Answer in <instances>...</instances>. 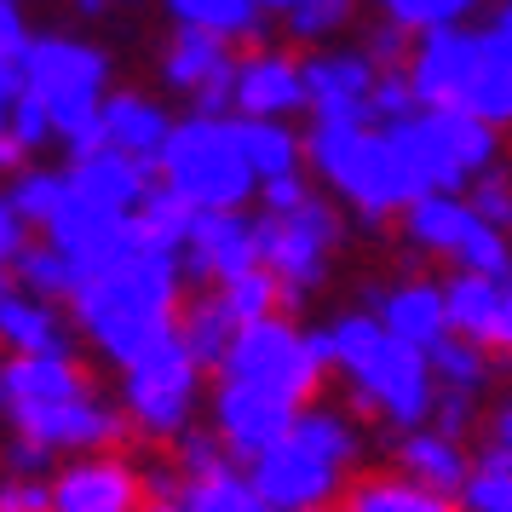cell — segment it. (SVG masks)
Listing matches in <instances>:
<instances>
[{
  "mask_svg": "<svg viewBox=\"0 0 512 512\" xmlns=\"http://www.w3.org/2000/svg\"><path fill=\"white\" fill-rule=\"evenodd\" d=\"M179 294H185L179 248H162V242H150L139 231V242L116 265L75 282L70 317L116 369H133L139 357L162 346L167 334H179Z\"/></svg>",
  "mask_w": 512,
  "mask_h": 512,
  "instance_id": "cell-1",
  "label": "cell"
},
{
  "mask_svg": "<svg viewBox=\"0 0 512 512\" xmlns=\"http://www.w3.org/2000/svg\"><path fill=\"white\" fill-rule=\"evenodd\" d=\"M420 104H455L489 127H512V0H501L484 24H449L415 35L409 58Z\"/></svg>",
  "mask_w": 512,
  "mask_h": 512,
  "instance_id": "cell-2",
  "label": "cell"
},
{
  "mask_svg": "<svg viewBox=\"0 0 512 512\" xmlns=\"http://www.w3.org/2000/svg\"><path fill=\"white\" fill-rule=\"evenodd\" d=\"M328 363L351 386V397L374 420H386L392 432H409V426L432 420V403H438L432 357L420 346H409V340H397L369 305L363 311H340L328 323Z\"/></svg>",
  "mask_w": 512,
  "mask_h": 512,
  "instance_id": "cell-3",
  "label": "cell"
},
{
  "mask_svg": "<svg viewBox=\"0 0 512 512\" xmlns=\"http://www.w3.org/2000/svg\"><path fill=\"white\" fill-rule=\"evenodd\" d=\"M363 466V426L351 409L334 403H305L294 432L265 449L248 472H254L265 507L277 512H311V507H334V495L357 478Z\"/></svg>",
  "mask_w": 512,
  "mask_h": 512,
  "instance_id": "cell-4",
  "label": "cell"
},
{
  "mask_svg": "<svg viewBox=\"0 0 512 512\" xmlns=\"http://www.w3.org/2000/svg\"><path fill=\"white\" fill-rule=\"evenodd\" d=\"M305 162L328 185V196H340L363 219H397L415 196H426L415 162L380 121H311Z\"/></svg>",
  "mask_w": 512,
  "mask_h": 512,
  "instance_id": "cell-5",
  "label": "cell"
},
{
  "mask_svg": "<svg viewBox=\"0 0 512 512\" xmlns=\"http://www.w3.org/2000/svg\"><path fill=\"white\" fill-rule=\"evenodd\" d=\"M167 190H179L196 213H225L259 202V173L242 150L236 116H202L190 110L185 121H173L162 162H156Z\"/></svg>",
  "mask_w": 512,
  "mask_h": 512,
  "instance_id": "cell-6",
  "label": "cell"
},
{
  "mask_svg": "<svg viewBox=\"0 0 512 512\" xmlns=\"http://www.w3.org/2000/svg\"><path fill=\"white\" fill-rule=\"evenodd\" d=\"M24 87L47 98L58 139L70 156L104 144V98H110V52L75 35H35L24 52Z\"/></svg>",
  "mask_w": 512,
  "mask_h": 512,
  "instance_id": "cell-7",
  "label": "cell"
},
{
  "mask_svg": "<svg viewBox=\"0 0 512 512\" xmlns=\"http://www.w3.org/2000/svg\"><path fill=\"white\" fill-rule=\"evenodd\" d=\"M334 374L328 363V328H294L288 317H259L242 323L236 340L219 357V380H242L271 397H288L294 409L317 403L323 380Z\"/></svg>",
  "mask_w": 512,
  "mask_h": 512,
  "instance_id": "cell-8",
  "label": "cell"
},
{
  "mask_svg": "<svg viewBox=\"0 0 512 512\" xmlns=\"http://www.w3.org/2000/svg\"><path fill=\"white\" fill-rule=\"evenodd\" d=\"M403 242L426 259H449L455 271H478V277L507 282L512 277V231L489 225L472 208L466 190H426L409 208L397 213Z\"/></svg>",
  "mask_w": 512,
  "mask_h": 512,
  "instance_id": "cell-9",
  "label": "cell"
},
{
  "mask_svg": "<svg viewBox=\"0 0 512 512\" xmlns=\"http://www.w3.org/2000/svg\"><path fill=\"white\" fill-rule=\"evenodd\" d=\"M380 127H392V139L403 144L426 190H472L478 173L501 162V127L466 116L455 104H420L415 116L380 121Z\"/></svg>",
  "mask_w": 512,
  "mask_h": 512,
  "instance_id": "cell-10",
  "label": "cell"
},
{
  "mask_svg": "<svg viewBox=\"0 0 512 512\" xmlns=\"http://www.w3.org/2000/svg\"><path fill=\"white\" fill-rule=\"evenodd\" d=\"M259 242H265V271L282 282V305L311 300L334 271V254L346 248V219L328 196H305L288 213H259Z\"/></svg>",
  "mask_w": 512,
  "mask_h": 512,
  "instance_id": "cell-11",
  "label": "cell"
},
{
  "mask_svg": "<svg viewBox=\"0 0 512 512\" xmlns=\"http://www.w3.org/2000/svg\"><path fill=\"white\" fill-rule=\"evenodd\" d=\"M202 369L208 363L190 351L185 334H167L150 357L121 369V409H127V420L156 443L185 438L190 415H196V397H202Z\"/></svg>",
  "mask_w": 512,
  "mask_h": 512,
  "instance_id": "cell-12",
  "label": "cell"
},
{
  "mask_svg": "<svg viewBox=\"0 0 512 512\" xmlns=\"http://www.w3.org/2000/svg\"><path fill=\"white\" fill-rule=\"evenodd\" d=\"M47 242L58 254L70 259L81 277H93L104 265H116L133 242H139V219L127 208H110V202H93V196H81L70 185L64 196V208L47 219Z\"/></svg>",
  "mask_w": 512,
  "mask_h": 512,
  "instance_id": "cell-13",
  "label": "cell"
},
{
  "mask_svg": "<svg viewBox=\"0 0 512 512\" xmlns=\"http://www.w3.org/2000/svg\"><path fill=\"white\" fill-rule=\"evenodd\" d=\"M236 58L225 35H208V29H179L162 52V81L173 93H185L202 116H231L236 98Z\"/></svg>",
  "mask_w": 512,
  "mask_h": 512,
  "instance_id": "cell-14",
  "label": "cell"
},
{
  "mask_svg": "<svg viewBox=\"0 0 512 512\" xmlns=\"http://www.w3.org/2000/svg\"><path fill=\"white\" fill-rule=\"evenodd\" d=\"M294 420H300V409L288 397H271L259 386H242V380H219L213 386V432L225 438V449L236 461L254 466L265 449H277L294 432Z\"/></svg>",
  "mask_w": 512,
  "mask_h": 512,
  "instance_id": "cell-15",
  "label": "cell"
},
{
  "mask_svg": "<svg viewBox=\"0 0 512 512\" xmlns=\"http://www.w3.org/2000/svg\"><path fill=\"white\" fill-rule=\"evenodd\" d=\"M185 277L190 282H231L242 271H259L265 265V242H259V213L248 219L242 208L225 213H196V225L185 236Z\"/></svg>",
  "mask_w": 512,
  "mask_h": 512,
  "instance_id": "cell-16",
  "label": "cell"
},
{
  "mask_svg": "<svg viewBox=\"0 0 512 512\" xmlns=\"http://www.w3.org/2000/svg\"><path fill=\"white\" fill-rule=\"evenodd\" d=\"M374 64L363 47H323L305 58V93H311V121H374Z\"/></svg>",
  "mask_w": 512,
  "mask_h": 512,
  "instance_id": "cell-17",
  "label": "cell"
},
{
  "mask_svg": "<svg viewBox=\"0 0 512 512\" xmlns=\"http://www.w3.org/2000/svg\"><path fill=\"white\" fill-rule=\"evenodd\" d=\"M144 466L121 461L110 449H98L87 461H70L52 472V512H139L144 495Z\"/></svg>",
  "mask_w": 512,
  "mask_h": 512,
  "instance_id": "cell-18",
  "label": "cell"
},
{
  "mask_svg": "<svg viewBox=\"0 0 512 512\" xmlns=\"http://www.w3.org/2000/svg\"><path fill=\"white\" fill-rule=\"evenodd\" d=\"M311 110V93H305V64L288 58V52H248L236 64V98L231 116H259V121H288Z\"/></svg>",
  "mask_w": 512,
  "mask_h": 512,
  "instance_id": "cell-19",
  "label": "cell"
},
{
  "mask_svg": "<svg viewBox=\"0 0 512 512\" xmlns=\"http://www.w3.org/2000/svg\"><path fill=\"white\" fill-rule=\"evenodd\" d=\"M369 311L392 328L397 340H409V346H420V351H432L443 334H449V300H443L438 282L409 277V282H392V288H374Z\"/></svg>",
  "mask_w": 512,
  "mask_h": 512,
  "instance_id": "cell-20",
  "label": "cell"
},
{
  "mask_svg": "<svg viewBox=\"0 0 512 512\" xmlns=\"http://www.w3.org/2000/svg\"><path fill=\"white\" fill-rule=\"evenodd\" d=\"M70 185L81 190V196H93V202H110V208H127L139 213V202L150 196V173L156 167L139 162V156H127V150H116V144H98V150H87V156H70Z\"/></svg>",
  "mask_w": 512,
  "mask_h": 512,
  "instance_id": "cell-21",
  "label": "cell"
},
{
  "mask_svg": "<svg viewBox=\"0 0 512 512\" xmlns=\"http://www.w3.org/2000/svg\"><path fill=\"white\" fill-rule=\"evenodd\" d=\"M392 466L443 495H461L466 472H472V449H466V438H449L438 426H409L392 438Z\"/></svg>",
  "mask_w": 512,
  "mask_h": 512,
  "instance_id": "cell-22",
  "label": "cell"
},
{
  "mask_svg": "<svg viewBox=\"0 0 512 512\" xmlns=\"http://www.w3.org/2000/svg\"><path fill=\"white\" fill-rule=\"evenodd\" d=\"M0 346L12 357H35V351H75V340H70V323H64L58 300L29 294V288L24 294L6 288V300H0Z\"/></svg>",
  "mask_w": 512,
  "mask_h": 512,
  "instance_id": "cell-23",
  "label": "cell"
},
{
  "mask_svg": "<svg viewBox=\"0 0 512 512\" xmlns=\"http://www.w3.org/2000/svg\"><path fill=\"white\" fill-rule=\"evenodd\" d=\"M167 139H173V116H167L156 98L144 93H110L104 98V144H116L139 162H162Z\"/></svg>",
  "mask_w": 512,
  "mask_h": 512,
  "instance_id": "cell-24",
  "label": "cell"
},
{
  "mask_svg": "<svg viewBox=\"0 0 512 512\" xmlns=\"http://www.w3.org/2000/svg\"><path fill=\"white\" fill-rule=\"evenodd\" d=\"M340 512H461V501L386 466V472H357L346 484V507Z\"/></svg>",
  "mask_w": 512,
  "mask_h": 512,
  "instance_id": "cell-25",
  "label": "cell"
},
{
  "mask_svg": "<svg viewBox=\"0 0 512 512\" xmlns=\"http://www.w3.org/2000/svg\"><path fill=\"white\" fill-rule=\"evenodd\" d=\"M179 501L190 512H271L265 495H259V484H254V472H242L236 455L202 466V472H185L179 478Z\"/></svg>",
  "mask_w": 512,
  "mask_h": 512,
  "instance_id": "cell-26",
  "label": "cell"
},
{
  "mask_svg": "<svg viewBox=\"0 0 512 512\" xmlns=\"http://www.w3.org/2000/svg\"><path fill=\"white\" fill-rule=\"evenodd\" d=\"M501 288L507 282L478 277V271H461V277L443 282V300H449V328L466 334V340H484L495 351V334H501Z\"/></svg>",
  "mask_w": 512,
  "mask_h": 512,
  "instance_id": "cell-27",
  "label": "cell"
},
{
  "mask_svg": "<svg viewBox=\"0 0 512 512\" xmlns=\"http://www.w3.org/2000/svg\"><path fill=\"white\" fill-rule=\"evenodd\" d=\"M236 133H242V150L254 162L259 185L265 179H288V173H305V139L288 127V121H259V116H236Z\"/></svg>",
  "mask_w": 512,
  "mask_h": 512,
  "instance_id": "cell-28",
  "label": "cell"
},
{
  "mask_svg": "<svg viewBox=\"0 0 512 512\" xmlns=\"http://www.w3.org/2000/svg\"><path fill=\"white\" fill-rule=\"evenodd\" d=\"M179 29H208L225 41H259L265 29V6L259 0H167Z\"/></svg>",
  "mask_w": 512,
  "mask_h": 512,
  "instance_id": "cell-29",
  "label": "cell"
},
{
  "mask_svg": "<svg viewBox=\"0 0 512 512\" xmlns=\"http://www.w3.org/2000/svg\"><path fill=\"white\" fill-rule=\"evenodd\" d=\"M236 317L231 305H225V294L219 288H208V294H196V300L185 305V317H179V334L190 340V351L208 363V369H219V357H225V346L236 340Z\"/></svg>",
  "mask_w": 512,
  "mask_h": 512,
  "instance_id": "cell-30",
  "label": "cell"
},
{
  "mask_svg": "<svg viewBox=\"0 0 512 512\" xmlns=\"http://www.w3.org/2000/svg\"><path fill=\"white\" fill-rule=\"evenodd\" d=\"M426 357H432L438 386H461V392H478V397L489 392V369H495V363H489L484 340H466V334H455V328H449V334H443Z\"/></svg>",
  "mask_w": 512,
  "mask_h": 512,
  "instance_id": "cell-31",
  "label": "cell"
},
{
  "mask_svg": "<svg viewBox=\"0 0 512 512\" xmlns=\"http://www.w3.org/2000/svg\"><path fill=\"white\" fill-rule=\"evenodd\" d=\"M190 225H196V208H190L179 190H167L162 179H156L150 196L139 202V231L150 236V242H162V248H179V254H185Z\"/></svg>",
  "mask_w": 512,
  "mask_h": 512,
  "instance_id": "cell-32",
  "label": "cell"
},
{
  "mask_svg": "<svg viewBox=\"0 0 512 512\" xmlns=\"http://www.w3.org/2000/svg\"><path fill=\"white\" fill-rule=\"evenodd\" d=\"M380 18L403 24L409 35H426V29H449V24H472L484 12V0H374Z\"/></svg>",
  "mask_w": 512,
  "mask_h": 512,
  "instance_id": "cell-33",
  "label": "cell"
},
{
  "mask_svg": "<svg viewBox=\"0 0 512 512\" xmlns=\"http://www.w3.org/2000/svg\"><path fill=\"white\" fill-rule=\"evenodd\" d=\"M64 196H70V173H52V167H24L6 190V202L24 213V225H41V231H47L52 213L64 208Z\"/></svg>",
  "mask_w": 512,
  "mask_h": 512,
  "instance_id": "cell-34",
  "label": "cell"
},
{
  "mask_svg": "<svg viewBox=\"0 0 512 512\" xmlns=\"http://www.w3.org/2000/svg\"><path fill=\"white\" fill-rule=\"evenodd\" d=\"M12 271H18V282H24L29 294H47V300H70L75 282H81V271H75L52 242H41V248H29L24 242V254L12 259Z\"/></svg>",
  "mask_w": 512,
  "mask_h": 512,
  "instance_id": "cell-35",
  "label": "cell"
},
{
  "mask_svg": "<svg viewBox=\"0 0 512 512\" xmlns=\"http://www.w3.org/2000/svg\"><path fill=\"white\" fill-rule=\"evenodd\" d=\"M455 501H461V512H512V461L472 455V472Z\"/></svg>",
  "mask_w": 512,
  "mask_h": 512,
  "instance_id": "cell-36",
  "label": "cell"
},
{
  "mask_svg": "<svg viewBox=\"0 0 512 512\" xmlns=\"http://www.w3.org/2000/svg\"><path fill=\"white\" fill-rule=\"evenodd\" d=\"M219 294H225V305H231L236 323H259V317H277L282 305V282L259 265V271H242V277L219 282Z\"/></svg>",
  "mask_w": 512,
  "mask_h": 512,
  "instance_id": "cell-37",
  "label": "cell"
},
{
  "mask_svg": "<svg viewBox=\"0 0 512 512\" xmlns=\"http://www.w3.org/2000/svg\"><path fill=\"white\" fill-rule=\"evenodd\" d=\"M357 18V0H300L294 12H282V29L294 35V41H334L340 29Z\"/></svg>",
  "mask_w": 512,
  "mask_h": 512,
  "instance_id": "cell-38",
  "label": "cell"
},
{
  "mask_svg": "<svg viewBox=\"0 0 512 512\" xmlns=\"http://www.w3.org/2000/svg\"><path fill=\"white\" fill-rule=\"evenodd\" d=\"M426 426H438L449 438H472L484 426V397L461 392V386H438V403H432V420Z\"/></svg>",
  "mask_w": 512,
  "mask_h": 512,
  "instance_id": "cell-39",
  "label": "cell"
},
{
  "mask_svg": "<svg viewBox=\"0 0 512 512\" xmlns=\"http://www.w3.org/2000/svg\"><path fill=\"white\" fill-rule=\"evenodd\" d=\"M6 133H18L29 150H47V139H58V127H52V110L41 93H18L12 98V116H6Z\"/></svg>",
  "mask_w": 512,
  "mask_h": 512,
  "instance_id": "cell-40",
  "label": "cell"
},
{
  "mask_svg": "<svg viewBox=\"0 0 512 512\" xmlns=\"http://www.w3.org/2000/svg\"><path fill=\"white\" fill-rule=\"evenodd\" d=\"M466 196H472V208L484 213L489 225H501V231H512V173H507L501 162L489 167V173H478Z\"/></svg>",
  "mask_w": 512,
  "mask_h": 512,
  "instance_id": "cell-41",
  "label": "cell"
},
{
  "mask_svg": "<svg viewBox=\"0 0 512 512\" xmlns=\"http://www.w3.org/2000/svg\"><path fill=\"white\" fill-rule=\"evenodd\" d=\"M415 110H420V93L409 81V70H380V81H374V121H403Z\"/></svg>",
  "mask_w": 512,
  "mask_h": 512,
  "instance_id": "cell-42",
  "label": "cell"
},
{
  "mask_svg": "<svg viewBox=\"0 0 512 512\" xmlns=\"http://www.w3.org/2000/svg\"><path fill=\"white\" fill-rule=\"evenodd\" d=\"M0 512H52V478L0 472Z\"/></svg>",
  "mask_w": 512,
  "mask_h": 512,
  "instance_id": "cell-43",
  "label": "cell"
},
{
  "mask_svg": "<svg viewBox=\"0 0 512 512\" xmlns=\"http://www.w3.org/2000/svg\"><path fill=\"white\" fill-rule=\"evenodd\" d=\"M478 455H495V461H512V392L495 403L478 426Z\"/></svg>",
  "mask_w": 512,
  "mask_h": 512,
  "instance_id": "cell-44",
  "label": "cell"
},
{
  "mask_svg": "<svg viewBox=\"0 0 512 512\" xmlns=\"http://www.w3.org/2000/svg\"><path fill=\"white\" fill-rule=\"evenodd\" d=\"M29 24H24V6L18 0H0V58H12V64H24L29 52Z\"/></svg>",
  "mask_w": 512,
  "mask_h": 512,
  "instance_id": "cell-45",
  "label": "cell"
},
{
  "mask_svg": "<svg viewBox=\"0 0 512 512\" xmlns=\"http://www.w3.org/2000/svg\"><path fill=\"white\" fill-rule=\"evenodd\" d=\"M305 196H311L305 173H288V179H265V185H259V213H288V208H300Z\"/></svg>",
  "mask_w": 512,
  "mask_h": 512,
  "instance_id": "cell-46",
  "label": "cell"
},
{
  "mask_svg": "<svg viewBox=\"0 0 512 512\" xmlns=\"http://www.w3.org/2000/svg\"><path fill=\"white\" fill-rule=\"evenodd\" d=\"M29 156H35V150H29L18 133H0V173H12V179H18V173L29 167Z\"/></svg>",
  "mask_w": 512,
  "mask_h": 512,
  "instance_id": "cell-47",
  "label": "cell"
},
{
  "mask_svg": "<svg viewBox=\"0 0 512 512\" xmlns=\"http://www.w3.org/2000/svg\"><path fill=\"white\" fill-rule=\"evenodd\" d=\"M495 346L512 351V277H507V288H501V334H495Z\"/></svg>",
  "mask_w": 512,
  "mask_h": 512,
  "instance_id": "cell-48",
  "label": "cell"
},
{
  "mask_svg": "<svg viewBox=\"0 0 512 512\" xmlns=\"http://www.w3.org/2000/svg\"><path fill=\"white\" fill-rule=\"evenodd\" d=\"M139 512H190V507L179 501V495H150V501H144Z\"/></svg>",
  "mask_w": 512,
  "mask_h": 512,
  "instance_id": "cell-49",
  "label": "cell"
},
{
  "mask_svg": "<svg viewBox=\"0 0 512 512\" xmlns=\"http://www.w3.org/2000/svg\"><path fill=\"white\" fill-rule=\"evenodd\" d=\"M259 6H265V12H294L300 0H259Z\"/></svg>",
  "mask_w": 512,
  "mask_h": 512,
  "instance_id": "cell-50",
  "label": "cell"
},
{
  "mask_svg": "<svg viewBox=\"0 0 512 512\" xmlns=\"http://www.w3.org/2000/svg\"><path fill=\"white\" fill-rule=\"evenodd\" d=\"M0 300H6V271H0Z\"/></svg>",
  "mask_w": 512,
  "mask_h": 512,
  "instance_id": "cell-51",
  "label": "cell"
},
{
  "mask_svg": "<svg viewBox=\"0 0 512 512\" xmlns=\"http://www.w3.org/2000/svg\"><path fill=\"white\" fill-rule=\"evenodd\" d=\"M311 512H334V507H311Z\"/></svg>",
  "mask_w": 512,
  "mask_h": 512,
  "instance_id": "cell-52",
  "label": "cell"
},
{
  "mask_svg": "<svg viewBox=\"0 0 512 512\" xmlns=\"http://www.w3.org/2000/svg\"><path fill=\"white\" fill-rule=\"evenodd\" d=\"M0 374H6V363H0Z\"/></svg>",
  "mask_w": 512,
  "mask_h": 512,
  "instance_id": "cell-53",
  "label": "cell"
}]
</instances>
